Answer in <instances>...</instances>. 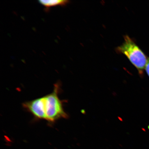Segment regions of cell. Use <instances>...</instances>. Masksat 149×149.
Returning <instances> with one entry per match:
<instances>
[{
  "mask_svg": "<svg viewBox=\"0 0 149 149\" xmlns=\"http://www.w3.org/2000/svg\"><path fill=\"white\" fill-rule=\"evenodd\" d=\"M59 89V84H56L53 92L43 97L45 120L48 122H53L59 119L67 118L68 117L58 97Z\"/></svg>",
  "mask_w": 149,
  "mask_h": 149,
  "instance_id": "1",
  "label": "cell"
},
{
  "mask_svg": "<svg viewBox=\"0 0 149 149\" xmlns=\"http://www.w3.org/2000/svg\"><path fill=\"white\" fill-rule=\"evenodd\" d=\"M119 53L125 55L134 66L137 69L139 74L142 75L148 61L146 55L133 40L126 35L122 45L117 48Z\"/></svg>",
  "mask_w": 149,
  "mask_h": 149,
  "instance_id": "2",
  "label": "cell"
},
{
  "mask_svg": "<svg viewBox=\"0 0 149 149\" xmlns=\"http://www.w3.org/2000/svg\"><path fill=\"white\" fill-rule=\"evenodd\" d=\"M39 2L47 9H48L52 7L56 6H64L68 4L69 1L66 0H40L39 1Z\"/></svg>",
  "mask_w": 149,
  "mask_h": 149,
  "instance_id": "3",
  "label": "cell"
},
{
  "mask_svg": "<svg viewBox=\"0 0 149 149\" xmlns=\"http://www.w3.org/2000/svg\"><path fill=\"white\" fill-rule=\"evenodd\" d=\"M145 70L146 71L147 74L149 77V58L148 59L147 64L145 68Z\"/></svg>",
  "mask_w": 149,
  "mask_h": 149,
  "instance_id": "4",
  "label": "cell"
}]
</instances>
